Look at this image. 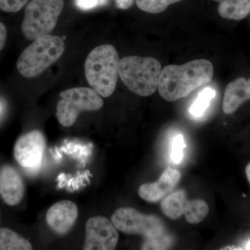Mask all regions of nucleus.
Listing matches in <instances>:
<instances>
[{
  "label": "nucleus",
  "instance_id": "obj_16",
  "mask_svg": "<svg viewBox=\"0 0 250 250\" xmlns=\"http://www.w3.org/2000/svg\"><path fill=\"white\" fill-rule=\"evenodd\" d=\"M30 250L32 246L25 238L9 229H0V250Z\"/></svg>",
  "mask_w": 250,
  "mask_h": 250
},
{
  "label": "nucleus",
  "instance_id": "obj_7",
  "mask_svg": "<svg viewBox=\"0 0 250 250\" xmlns=\"http://www.w3.org/2000/svg\"><path fill=\"white\" fill-rule=\"evenodd\" d=\"M111 221L122 232L141 235L147 239L160 236L164 231L160 219L154 215L143 214L133 208H118L112 215Z\"/></svg>",
  "mask_w": 250,
  "mask_h": 250
},
{
  "label": "nucleus",
  "instance_id": "obj_3",
  "mask_svg": "<svg viewBox=\"0 0 250 250\" xmlns=\"http://www.w3.org/2000/svg\"><path fill=\"white\" fill-rule=\"evenodd\" d=\"M161 70L160 62L152 57H124L118 65V75L126 88L142 97L150 96L157 89Z\"/></svg>",
  "mask_w": 250,
  "mask_h": 250
},
{
  "label": "nucleus",
  "instance_id": "obj_15",
  "mask_svg": "<svg viewBox=\"0 0 250 250\" xmlns=\"http://www.w3.org/2000/svg\"><path fill=\"white\" fill-rule=\"evenodd\" d=\"M188 202L186 192L179 190L163 200L161 204V210L169 218L177 220L185 212Z\"/></svg>",
  "mask_w": 250,
  "mask_h": 250
},
{
  "label": "nucleus",
  "instance_id": "obj_20",
  "mask_svg": "<svg viewBox=\"0 0 250 250\" xmlns=\"http://www.w3.org/2000/svg\"><path fill=\"white\" fill-rule=\"evenodd\" d=\"M186 147L184 136L178 134L174 136L172 143L171 158L174 164H179L183 160L184 148Z\"/></svg>",
  "mask_w": 250,
  "mask_h": 250
},
{
  "label": "nucleus",
  "instance_id": "obj_22",
  "mask_svg": "<svg viewBox=\"0 0 250 250\" xmlns=\"http://www.w3.org/2000/svg\"><path fill=\"white\" fill-rule=\"evenodd\" d=\"M108 0H75V4L78 9L83 11H88L104 6L107 3Z\"/></svg>",
  "mask_w": 250,
  "mask_h": 250
},
{
  "label": "nucleus",
  "instance_id": "obj_4",
  "mask_svg": "<svg viewBox=\"0 0 250 250\" xmlns=\"http://www.w3.org/2000/svg\"><path fill=\"white\" fill-rule=\"evenodd\" d=\"M65 47L59 36L49 34L36 39L20 55L18 72L26 78L39 76L61 58Z\"/></svg>",
  "mask_w": 250,
  "mask_h": 250
},
{
  "label": "nucleus",
  "instance_id": "obj_12",
  "mask_svg": "<svg viewBox=\"0 0 250 250\" xmlns=\"http://www.w3.org/2000/svg\"><path fill=\"white\" fill-rule=\"evenodd\" d=\"M24 184L18 171L10 166L0 169V195L6 205H17L24 196Z\"/></svg>",
  "mask_w": 250,
  "mask_h": 250
},
{
  "label": "nucleus",
  "instance_id": "obj_17",
  "mask_svg": "<svg viewBox=\"0 0 250 250\" xmlns=\"http://www.w3.org/2000/svg\"><path fill=\"white\" fill-rule=\"evenodd\" d=\"M208 211L209 208L205 201L195 200L188 202L184 214L189 223L197 224L201 223L207 216Z\"/></svg>",
  "mask_w": 250,
  "mask_h": 250
},
{
  "label": "nucleus",
  "instance_id": "obj_26",
  "mask_svg": "<svg viewBox=\"0 0 250 250\" xmlns=\"http://www.w3.org/2000/svg\"><path fill=\"white\" fill-rule=\"evenodd\" d=\"M222 250H243V248H237V247L235 246H229Z\"/></svg>",
  "mask_w": 250,
  "mask_h": 250
},
{
  "label": "nucleus",
  "instance_id": "obj_5",
  "mask_svg": "<svg viewBox=\"0 0 250 250\" xmlns=\"http://www.w3.org/2000/svg\"><path fill=\"white\" fill-rule=\"evenodd\" d=\"M63 0H32L25 8L21 29L25 38L35 41L49 35L58 22Z\"/></svg>",
  "mask_w": 250,
  "mask_h": 250
},
{
  "label": "nucleus",
  "instance_id": "obj_21",
  "mask_svg": "<svg viewBox=\"0 0 250 250\" xmlns=\"http://www.w3.org/2000/svg\"><path fill=\"white\" fill-rule=\"evenodd\" d=\"M29 0H0V9L8 13H16L27 4Z\"/></svg>",
  "mask_w": 250,
  "mask_h": 250
},
{
  "label": "nucleus",
  "instance_id": "obj_6",
  "mask_svg": "<svg viewBox=\"0 0 250 250\" xmlns=\"http://www.w3.org/2000/svg\"><path fill=\"white\" fill-rule=\"evenodd\" d=\"M103 104L101 95L93 88H70L60 93L56 115L59 123L68 127L76 122L82 112L98 111Z\"/></svg>",
  "mask_w": 250,
  "mask_h": 250
},
{
  "label": "nucleus",
  "instance_id": "obj_25",
  "mask_svg": "<svg viewBox=\"0 0 250 250\" xmlns=\"http://www.w3.org/2000/svg\"><path fill=\"white\" fill-rule=\"evenodd\" d=\"M246 176L247 178H248V181H249L250 184V163L247 166L246 169Z\"/></svg>",
  "mask_w": 250,
  "mask_h": 250
},
{
  "label": "nucleus",
  "instance_id": "obj_27",
  "mask_svg": "<svg viewBox=\"0 0 250 250\" xmlns=\"http://www.w3.org/2000/svg\"><path fill=\"white\" fill-rule=\"evenodd\" d=\"M244 249L250 250V241L248 242V243H247L246 246H245Z\"/></svg>",
  "mask_w": 250,
  "mask_h": 250
},
{
  "label": "nucleus",
  "instance_id": "obj_10",
  "mask_svg": "<svg viewBox=\"0 0 250 250\" xmlns=\"http://www.w3.org/2000/svg\"><path fill=\"white\" fill-rule=\"evenodd\" d=\"M78 217V208L74 202L62 200L52 205L46 213L49 228L59 235L70 231Z\"/></svg>",
  "mask_w": 250,
  "mask_h": 250
},
{
  "label": "nucleus",
  "instance_id": "obj_8",
  "mask_svg": "<svg viewBox=\"0 0 250 250\" xmlns=\"http://www.w3.org/2000/svg\"><path fill=\"white\" fill-rule=\"evenodd\" d=\"M46 147L45 136L39 130L21 136L14 147V157L20 166L28 172H35L40 167Z\"/></svg>",
  "mask_w": 250,
  "mask_h": 250
},
{
  "label": "nucleus",
  "instance_id": "obj_13",
  "mask_svg": "<svg viewBox=\"0 0 250 250\" xmlns=\"http://www.w3.org/2000/svg\"><path fill=\"white\" fill-rule=\"evenodd\" d=\"M248 100H250V78L241 77L230 82L225 88L223 108L226 114H231Z\"/></svg>",
  "mask_w": 250,
  "mask_h": 250
},
{
  "label": "nucleus",
  "instance_id": "obj_2",
  "mask_svg": "<svg viewBox=\"0 0 250 250\" xmlns=\"http://www.w3.org/2000/svg\"><path fill=\"white\" fill-rule=\"evenodd\" d=\"M119 55L111 45L98 46L87 57L85 76L93 89L103 98L111 96L116 88Z\"/></svg>",
  "mask_w": 250,
  "mask_h": 250
},
{
  "label": "nucleus",
  "instance_id": "obj_14",
  "mask_svg": "<svg viewBox=\"0 0 250 250\" xmlns=\"http://www.w3.org/2000/svg\"><path fill=\"white\" fill-rule=\"evenodd\" d=\"M219 14L225 19L241 21L250 14V0H220Z\"/></svg>",
  "mask_w": 250,
  "mask_h": 250
},
{
  "label": "nucleus",
  "instance_id": "obj_1",
  "mask_svg": "<svg viewBox=\"0 0 250 250\" xmlns=\"http://www.w3.org/2000/svg\"><path fill=\"white\" fill-rule=\"evenodd\" d=\"M213 75V64L206 59H197L181 65H167L161 70L158 87L159 94L166 101H176L209 83Z\"/></svg>",
  "mask_w": 250,
  "mask_h": 250
},
{
  "label": "nucleus",
  "instance_id": "obj_23",
  "mask_svg": "<svg viewBox=\"0 0 250 250\" xmlns=\"http://www.w3.org/2000/svg\"><path fill=\"white\" fill-rule=\"evenodd\" d=\"M7 39V29L3 23L0 22V51L4 49Z\"/></svg>",
  "mask_w": 250,
  "mask_h": 250
},
{
  "label": "nucleus",
  "instance_id": "obj_11",
  "mask_svg": "<svg viewBox=\"0 0 250 250\" xmlns=\"http://www.w3.org/2000/svg\"><path fill=\"white\" fill-rule=\"evenodd\" d=\"M181 178V174L175 169L167 167L155 183L145 184L139 189V196L148 202L159 201L175 188Z\"/></svg>",
  "mask_w": 250,
  "mask_h": 250
},
{
  "label": "nucleus",
  "instance_id": "obj_18",
  "mask_svg": "<svg viewBox=\"0 0 250 250\" xmlns=\"http://www.w3.org/2000/svg\"><path fill=\"white\" fill-rule=\"evenodd\" d=\"M215 91L211 88H205L199 93L198 96L190 106V115L192 116L201 117L210 106V102L215 98Z\"/></svg>",
  "mask_w": 250,
  "mask_h": 250
},
{
  "label": "nucleus",
  "instance_id": "obj_9",
  "mask_svg": "<svg viewBox=\"0 0 250 250\" xmlns=\"http://www.w3.org/2000/svg\"><path fill=\"white\" fill-rule=\"evenodd\" d=\"M118 233L112 221L103 216L88 219L85 225L84 250H113L118 242Z\"/></svg>",
  "mask_w": 250,
  "mask_h": 250
},
{
  "label": "nucleus",
  "instance_id": "obj_24",
  "mask_svg": "<svg viewBox=\"0 0 250 250\" xmlns=\"http://www.w3.org/2000/svg\"><path fill=\"white\" fill-rule=\"evenodd\" d=\"M118 9L126 10L129 9L132 6L134 0H115Z\"/></svg>",
  "mask_w": 250,
  "mask_h": 250
},
{
  "label": "nucleus",
  "instance_id": "obj_19",
  "mask_svg": "<svg viewBox=\"0 0 250 250\" xmlns=\"http://www.w3.org/2000/svg\"><path fill=\"white\" fill-rule=\"evenodd\" d=\"M182 0H136L140 9L149 14H160L170 4H175Z\"/></svg>",
  "mask_w": 250,
  "mask_h": 250
},
{
  "label": "nucleus",
  "instance_id": "obj_28",
  "mask_svg": "<svg viewBox=\"0 0 250 250\" xmlns=\"http://www.w3.org/2000/svg\"><path fill=\"white\" fill-rule=\"evenodd\" d=\"M213 1H220V0H213Z\"/></svg>",
  "mask_w": 250,
  "mask_h": 250
}]
</instances>
